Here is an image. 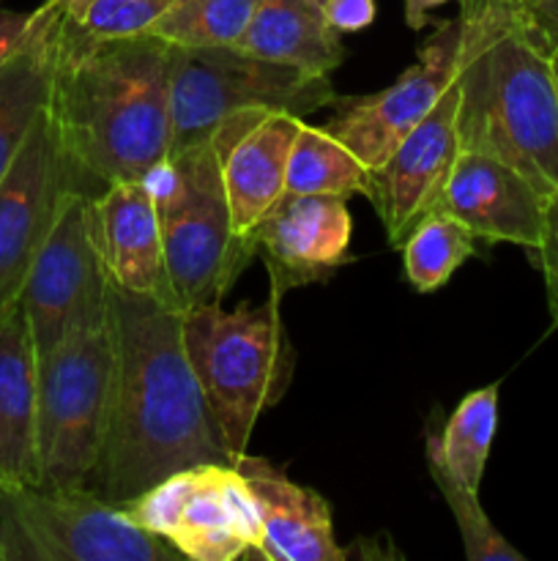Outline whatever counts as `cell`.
<instances>
[{
	"label": "cell",
	"mask_w": 558,
	"mask_h": 561,
	"mask_svg": "<svg viewBox=\"0 0 558 561\" xmlns=\"http://www.w3.org/2000/svg\"><path fill=\"white\" fill-rule=\"evenodd\" d=\"M321 3H323V0H321Z\"/></svg>",
	"instance_id": "d590c367"
},
{
	"label": "cell",
	"mask_w": 558,
	"mask_h": 561,
	"mask_svg": "<svg viewBox=\"0 0 558 561\" xmlns=\"http://www.w3.org/2000/svg\"><path fill=\"white\" fill-rule=\"evenodd\" d=\"M403 268L405 279L419 294H432L454 277L460 266L474 255L476 236L443 208H432L416 222L405 239Z\"/></svg>",
	"instance_id": "cb8c5ba5"
},
{
	"label": "cell",
	"mask_w": 558,
	"mask_h": 561,
	"mask_svg": "<svg viewBox=\"0 0 558 561\" xmlns=\"http://www.w3.org/2000/svg\"><path fill=\"white\" fill-rule=\"evenodd\" d=\"M547 201L520 170L460 148L435 208L457 217L476 239L536 250L545 233Z\"/></svg>",
	"instance_id": "2e32d148"
},
{
	"label": "cell",
	"mask_w": 558,
	"mask_h": 561,
	"mask_svg": "<svg viewBox=\"0 0 558 561\" xmlns=\"http://www.w3.org/2000/svg\"><path fill=\"white\" fill-rule=\"evenodd\" d=\"M151 186L175 307L184 312L222 301L257 255V247L235 236L211 137L170 153Z\"/></svg>",
	"instance_id": "5b68a950"
},
{
	"label": "cell",
	"mask_w": 558,
	"mask_h": 561,
	"mask_svg": "<svg viewBox=\"0 0 558 561\" xmlns=\"http://www.w3.org/2000/svg\"><path fill=\"white\" fill-rule=\"evenodd\" d=\"M82 3H85V0H58V5L63 9V14H74Z\"/></svg>",
	"instance_id": "d6a6232c"
},
{
	"label": "cell",
	"mask_w": 558,
	"mask_h": 561,
	"mask_svg": "<svg viewBox=\"0 0 558 561\" xmlns=\"http://www.w3.org/2000/svg\"><path fill=\"white\" fill-rule=\"evenodd\" d=\"M553 69H556V80H558V47L553 49Z\"/></svg>",
	"instance_id": "836d02e7"
},
{
	"label": "cell",
	"mask_w": 558,
	"mask_h": 561,
	"mask_svg": "<svg viewBox=\"0 0 558 561\" xmlns=\"http://www.w3.org/2000/svg\"><path fill=\"white\" fill-rule=\"evenodd\" d=\"M443 3H452V0H405V25L410 31H425L430 25V14Z\"/></svg>",
	"instance_id": "1f68e13d"
},
{
	"label": "cell",
	"mask_w": 558,
	"mask_h": 561,
	"mask_svg": "<svg viewBox=\"0 0 558 561\" xmlns=\"http://www.w3.org/2000/svg\"><path fill=\"white\" fill-rule=\"evenodd\" d=\"M107 290L109 279L93 241L91 195L71 186L20 290L36 354H49L71 334L107 321Z\"/></svg>",
	"instance_id": "30bf717a"
},
{
	"label": "cell",
	"mask_w": 558,
	"mask_h": 561,
	"mask_svg": "<svg viewBox=\"0 0 558 561\" xmlns=\"http://www.w3.org/2000/svg\"><path fill=\"white\" fill-rule=\"evenodd\" d=\"M339 36L321 0H260L233 47L310 75H332L345 60Z\"/></svg>",
	"instance_id": "44dd1931"
},
{
	"label": "cell",
	"mask_w": 558,
	"mask_h": 561,
	"mask_svg": "<svg viewBox=\"0 0 558 561\" xmlns=\"http://www.w3.org/2000/svg\"><path fill=\"white\" fill-rule=\"evenodd\" d=\"M457 3L460 146L512 164L550 197L558 190V80L550 42L520 0Z\"/></svg>",
	"instance_id": "3957f363"
},
{
	"label": "cell",
	"mask_w": 558,
	"mask_h": 561,
	"mask_svg": "<svg viewBox=\"0 0 558 561\" xmlns=\"http://www.w3.org/2000/svg\"><path fill=\"white\" fill-rule=\"evenodd\" d=\"M430 477L441 491L446 507L452 510L468 561H523V553L487 518L479 502V491H470V488L460 485V482L449 480L446 474H438V471H430Z\"/></svg>",
	"instance_id": "484cf974"
},
{
	"label": "cell",
	"mask_w": 558,
	"mask_h": 561,
	"mask_svg": "<svg viewBox=\"0 0 558 561\" xmlns=\"http://www.w3.org/2000/svg\"><path fill=\"white\" fill-rule=\"evenodd\" d=\"M115 373L109 425L88 491L126 504L197 463H230L184 348V312L109 285Z\"/></svg>",
	"instance_id": "6da1fadb"
},
{
	"label": "cell",
	"mask_w": 558,
	"mask_h": 561,
	"mask_svg": "<svg viewBox=\"0 0 558 561\" xmlns=\"http://www.w3.org/2000/svg\"><path fill=\"white\" fill-rule=\"evenodd\" d=\"M328 104H339L328 75H310L235 47H173L170 153L206 140L213 126L235 110L277 107L304 118Z\"/></svg>",
	"instance_id": "ba28073f"
},
{
	"label": "cell",
	"mask_w": 558,
	"mask_h": 561,
	"mask_svg": "<svg viewBox=\"0 0 558 561\" xmlns=\"http://www.w3.org/2000/svg\"><path fill=\"white\" fill-rule=\"evenodd\" d=\"M167 540L88 488H0V561H175Z\"/></svg>",
	"instance_id": "52a82bcc"
},
{
	"label": "cell",
	"mask_w": 558,
	"mask_h": 561,
	"mask_svg": "<svg viewBox=\"0 0 558 561\" xmlns=\"http://www.w3.org/2000/svg\"><path fill=\"white\" fill-rule=\"evenodd\" d=\"M91 222L109 285L175 307L151 181H118L91 195Z\"/></svg>",
	"instance_id": "e0dca14e"
},
{
	"label": "cell",
	"mask_w": 558,
	"mask_h": 561,
	"mask_svg": "<svg viewBox=\"0 0 558 561\" xmlns=\"http://www.w3.org/2000/svg\"><path fill=\"white\" fill-rule=\"evenodd\" d=\"M175 0H85L66 20L96 38L146 36Z\"/></svg>",
	"instance_id": "4316f807"
},
{
	"label": "cell",
	"mask_w": 558,
	"mask_h": 561,
	"mask_svg": "<svg viewBox=\"0 0 558 561\" xmlns=\"http://www.w3.org/2000/svg\"><path fill=\"white\" fill-rule=\"evenodd\" d=\"M520 3H525L531 9V5H536V3H542V0H520Z\"/></svg>",
	"instance_id": "e575fe53"
},
{
	"label": "cell",
	"mask_w": 558,
	"mask_h": 561,
	"mask_svg": "<svg viewBox=\"0 0 558 561\" xmlns=\"http://www.w3.org/2000/svg\"><path fill=\"white\" fill-rule=\"evenodd\" d=\"M162 38H96L60 22L49 110L77 173L98 184L153 181L173 146Z\"/></svg>",
	"instance_id": "7a4b0ae2"
},
{
	"label": "cell",
	"mask_w": 558,
	"mask_h": 561,
	"mask_svg": "<svg viewBox=\"0 0 558 561\" xmlns=\"http://www.w3.org/2000/svg\"><path fill=\"white\" fill-rule=\"evenodd\" d=\"M38 485V354L20 301L0 310V488Z\"/></svg>",
	"instance_id": "d6986e66"
},
{
	"label": "cell",
	"mask_w": 558,
	"mask_h": 561,
	"mask_svg": "<svg viewBox=\"0 0 558 561\" xmlns=\"http://www.w3.org/2000/svg\"><path fill=\"white\" fill-rule=\"evenodd\" d=\"M531 14H534L536 25L542 27V33L547 36L550 47H558V0H542V3L531 5Z\"/></svg>",
	"instance_id": "4dcf8cb0"
},
{
	"label": "cell",
	"mask_w": 558,
	"mask_h": 561,
	"mask_svg": "<svg viewBox=\"0 0 558 561\" xmlns=\"http://www.w3.org/2000/svg\"><path fill=\"white\" fill-rule=\"evenodd\" d=\"M71 186H82L80 173L66 153L47 102L0 179V310L20 301L27 268Z\"/></svg>",
	"instance_id": "8fae6325"
},
{
	"label": "cell",
	"mask_w": 558,
	"mask_h": 561,
	"mask_svg": "<svg viewBox=\"0 0 558 561\" xmlns=\"http://www.w3.org/2000/svg\"><path fill=\"white\" fill-rule=\"evenodd\" d=\"M350 233L353 219L345 197L284 192L255 230L257 252L271 274V294L284 296L337 272L348 261Z\"/></svg>",
	"instance_id": "9a60e30c"
},
{
	"label": "cell",
	"mask_w": 558,
	"mask_h": 561,
	"mask_svg": "<svg viewBox=\"0 0 558 561\" xmlns=\"http://www.w3.org/2000/svg\"><path fill=\"white\" fill-rule=\"evenodd\" d=\"M328 22L339 33L364 31L375 20V0H323Z\"/></svg>",
	"instance_id": "f546056e"
},
{
	"label": "cell",
	"mask_w": 558,
	"mask_h": 561,
	"mask_svg": "<svg viewBox=\"0 0 558 561\" xmlns=\"http://www.w3.org/2000/svg\"><path fill=\"white\" fill-rule=\"evenodd\" d=\"M457 16L438 25L419 47L416 64L377 93L339 99V113L323 124L328 135L359 157L367 170H377L394 148L427 118L449 82L454 80Z\"/></svg>",
	"instance_id": "7c38bea8"
},
{
	"label": "cell",
	"mask_w": 558,
	"mask_h": 561,
	"mask_svg": "<svg viewBox=\"0 0 558 561\" xmlns=\"http://www.w3.org/2000/svg\"><path fill=\"white\" fill-rule=\"evenodd\" d=\"M301 121L288 110L244 107L224 115L208 135L222 170L235 236L246 244L257 247V225L284 195L290 148Z\"/></svg>",
	"instance_id": "4fadbf2b"
},
{
	"label": "cell",
	"mask_w": 558,
	"mask_h": 561,
	"mask_svg": "<svg viewBox=\"0 0 558 561\" xmlns=\"http://www.w3.org/2000/svg\"><path fill=\"white\" fill-rule=\"evenodd\" d=\"M498 431V383L465 394L441 433L427 436V466L479 491Z\"/></svg>",
	"instance_id": "7402d4cb"
},
{
	"label": "cell",
	"mask_w": 558,
	"mask_h": 561,
	"mask_svg": "<svg viewBox=\"0 0 558 561\" xmlns=\"http://www.w3.org/2000/svg\"><path fill=\"white\" fill-rule=\"evenodd\" d=\"M282 296L224 310L222 301L184 310V348L222 433L230 463L244 458L263 411L284 398L295 354L279 312Z\"/></svg>",
	"instance_id": "277c9868"
},
{
	"label": "cell",
	"mask_w": 558,
	"mask_h": 561,
	"mask_svg": "<svg viewBox=\"0 0 558 561\" xmlns=\"http://www.w3.org/2000/svg\"><path fill=\"white\" fill-rule=\"evenodd\" d=\"M109 323L38 356V485L85 488L102 458L113 403Z\"/></svg>",
	"instance_id": "8992f818"
},
{
	"label": "cell",
	"mask_w": 558,
	"mask_h": 561,
	"mask_svg": "<svg viewBox=\"0 0 558 561\" xmlns=\"http://www.w3.org/2000/svg\"><path fill=\"white\" fill-rule=\"evenodd\" d=\"M255 499L263 540L260 559L266 561H342L337 546L332 510L312 488L299 485L284 471L249 453L235 460Z\"/></svg>",
	"instance_id": "ac0fdd59"
},
{
	"label": "cell",
	"mask_w": 558,
	"mask_h": 561,
	"mask_svg": "<svg viewBox=\"0 0 558 561\" xmlns=\"http://www.w3.org/2000/svg\"><path fill=\"white\" fill-rule=\"evenodd\" d=\"M457 82H449L443 96L427 118L399 142L392 157L377 170H370L367 201L375 206L392 247H403L410 230L441 201L460 153L457 135Z\"/></svg>",
	"instance_id": "5bb4252c"
},
{
	"label": "cell",
	"mask_w": 558,
	"mask_h": 561,
	"mask_svg": "<svg viewBox=\"0 0 558 561\" xmlns=\"http://www.w3.org/2000/svg\"><path fill=\"white\" fill-rule=\"evenodd\" d=\"M36 22H38V9L33 11L0 9V66H3L11 55L20 53V49L25 47L31 33L36 31Z\"/></svg>",
	"instance_id": "f1b7e54d"
},
{
	"label": "cell",
	"mask_w": 558,
	"mask_h": 561,
	"mask_svg": "<svg viewBox=\"0 0 558 561\" xmlns=\"http://www.w3.org/2000/svg\"><path fill=\"white\" fill-rule=\"evenodd\" d=\"M60 22L63 9L58 0H44L38 5L36 31L20 53L0 66V179L20 153L33 121L53 96Z\"/></svg>",
	"instance_id": "ffe728a7"
},
{
	"label": "cell",
	"mask_w": 558,
	"mask_h": 561,
	"mask_svg": "<svg viewBox=\"0 0 558 561\" xmlns=\"http://www.w3.org/2000/svg\"><path fill=\"white\" fill-rule=\"evenodd\" d=\"M531 261H534V266L545 277L547 310H550L553 323L558 327V190L547 201L545 233H542L539 247L531 250Z\"/></svg>",
	"instance_id": "83f0119b"
},
{
	"label": "cell",
	"mask_w": 558,
	"mask_h": 561,
	"mask_svg": "<svg viewBox=\"0 0 558 561\" xmlns=\"http://www.w3.org/2000/svg\"><path fill=\"white\" fill-rule=\"evenodd\" d=\"M367 190H370V170L359 162V157L323 126L301 121V129L290 148L284 192L350 201L356 195L367 197Z\"/></svg>",
	"instance_id": "603a6c76"
},
{
	"label": "cell",
	"mask_w": 558,
	"mask_h": 561,
	"mask_svg": "<svg viewBox=\"0 0 558 561\" xmlns=\"http://www.w3.org/2000/svg\"><path fill=\"white\" fill-rule=\"evenodd\" d=\"M120 507L184 559H260L263 529L255 499L233 463L181 469Z\"/></svg>",
	"instance_id": "9c48e42d"
},
{
	"label": "cell",
	"mask_w": 558,
	"mask_h": 561,
	"mask_svg": "<svg viewBox=\"0 0 558 561\" xmlns=\"http://www.w3.org/2000/svg\"><path fill=\"white\" fill-rule=\"evenodd\" d=\"M260 0H175L148 33L170 47H233Z\"/></svg>",
	"instance_id": "d4e9b609"
}]
</instances>
